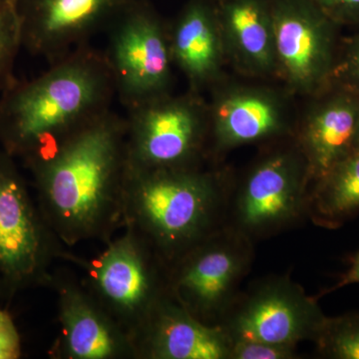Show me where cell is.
Returning <instances> with one entry per match:
<instances>
[{"label": "cell", "instance_id": "obj_1", "mask_svg": "<svg viewBox=\"0 0 359 359\" xmlns=\"http://www.w3.org/2000/svg\"><path fill=\"white\" fill-rule=\"evenodd\" d=\"M25 166L42 214L66 247L107 244L124 226L127 120L112 110Z\"/></svg>", "mask_w": 359, "mask_h": 359}, {"label": "cell", "instance_id": "obj_2", "mask_svg": "<svg viewBox=\"0 0 359 359\" xmlns=\"http://www.w3.org/2000/svg\"><path fill=\"white\" fill-rule=\"evenodd\" d=\"M115 97L105 54L82 45L0 94V146L27 164L110 111Z\"/></svg>", "mask_w": 359, "mask_h": 359}, {"label": "cell", "instance_id": "obj_3", "mask_svg": "<svg viewBox=\"0 0 359 359\" xmlns=\"http://www.w3.org/2000/svg\"><path fill=\"white\" fill-rule=\"evenodd\" d=\"M233 172L223 164L189 169H129L124 226L168 266L224 226Z\"/></svg>", "mask_w": 359, "mask_h": 359}, {"label": "cell", "instance_id": "obj_4", "mask_svg": "<svg viewBox=\"0 0 359 359\" xmlns=\"http://www.w3.org/2000/svg\"><path fill=\"white\" fill-rule=\"evenodd\" d=\"M241 175L233 173L224 226L255 245L309 219L308 164L292 138L264 145Z\"/></svg>", "mask_w": 359, "mask_h": 359}, {"label": "cell", "instance_id": "obj_5", "mask_svg": "<svg viewBox=\"0 0 359 359\" xmlns=\"http://www.w3.org/2000/svg\"><path fill=\"white\" fill-rule=\"evenodd\" d=\"M124 230L98 256L84 259L65 250L61 261L81 269L85 287L132 339L156 306L171 295L170 268L136 231Z\"/></svg>", "mask_w": 359, "mask_h": 359}, {"label": "cell", "instance_id": "obj_6", "mask_svg": "<svg viewBox=\"0 0 359 359\" xmlns=\"http://www.w3.org/2000/svg\"><path fill=\"white\" fill-rule=\"evenodd\" d=\"M127 153L133 171L189 169L209 161V111L202 94L158 97L129 110Z\"/></svg>", "mask_w": 359, "mask_h": 359}, {"label": "cell", "instance_id": "obj_7", "mask_svg": "<svg viewBox=\"0 0 359 359\" xmlns=\"http://www.w3.org/2000/svg\"><path fill=\"white\" fill-rule=\"evenodd\" d=\"M65 247L30 195L15 158L0 149V282L6 299L47 287L51 264Z\"/></svg>", "mask_w": 359, "mask_h": 359}, {"label": "cell", "instance_id": "obj_8", "mask_svg": "<svg viewBox=\"0 0 359 359\" xmlns=\"http://www.w3.org/2000/svg\"><path fill=\"white\" fill-rule=\"evenodd\" d=\"M271 82L226 76L210 90V163L222 164L224 155L242 146L292 138L299 115L295 97Z\"/></svg>", "mask_w": 359, "mask_h": 359}, {"label": "cell", "instance_id": "obj_9", "mask_svg": "<svg viewBox=\"0 0 359 359\" xmlns=\"http://www.w3.org/2000/svg\"><path fill=\"white\" fill-rule=\"evenodd\" d=\"M104 54L116 97L127 109L171 93L174 62L169 23L147 0H135L111 23Z\"/></svg>", "mask_w": 359, "mask_h": 359}, {"label": "cell", "instance_id": "obj_10", "mask_svg": "<svg viewBox=\"0 0 359 359\" xmlns=\"http://www.w3.org/2000/svg\"><path fill=\"white\" fill-rule=\"evenodd\" d=\"M255 248L224 226L170 266V294L196 318L219 327L249 275Z\"/></svg>", "mask_w": 359, "mask_h": 359}, {"label": "cell", "instance_id": "obj_11", "mask_svg": "<svg viewBox=\"0 0 359 359\" xmlns=\"http://www.w3.org/2000/svg\"><path fill=\"white\" fill-rule=\"evenodd\" d=\"M318 301L287 273L266 276L241 290L219 327L231 342H313L327 316Z\"/></svg>", "mask_w": 359, "mask_h": 359}, {"label": "cell", "instance_id": "obj_12", "mask_svg": "<svg viewBox=\"0 0 359 359\" xmlns=\"http://www.w3.org/2000/svg\"><path fill=\"white\" fill-rule=\"evenodd\" d=\"M278 82L309 98L332 81L341 36L339 25L311 0H273Z\"/></svg>", "mask_w": 359, "mask_h": 359}, {"label": "cell", "instance_id": "obj_13", "mask_svg": "<svg viewBox=\"0 0 359 359\" xmlns=\"http://www.w3.org/2000/svg\"><path fill=\"white\" fill-rule=\"evenodd\" d=\"M57 295L60 334L51 349L58 359H136L128 332L91 292L65 271L52 273L48 285Z\"/></svg>", "mask_w": 359, "mask_h": 359}, {"label": "cell", "instance_id": "obj_14", "mask_svg": "<svg viewBox=\"0 0 359 359\" xmlns=\"http://www.w3.org/2000/svg\"><path fill=\"white\" fill-rule=\"evenodd\" d=\"M135 0H13L22 47L49 65L87 44Z\"/></svg>", "mask_w": 359, "mask_h": 359}, {"label": "cell", "instance_id": "obj_15", "mask_svg": "<svg viewBox=\"0 0 359 359\" xmlns=\"http://www.w3.org/2000/svg\"><path fill=\"white\" fill-rule=\"evenodd\" d=\"M306 101L292 140L306 161L311 185L355 151L359 94L330 83Z\"/></svg>", "mask_w": 359, "mask_h": 359}, {"label": "cell", "instance_id": "obj_16", "mask_svg": "<svg viewBox=\"0 0 359 359\" xmlns=\"http://www.w3.org/2000/svg\"><path fill=\"white\" fill-rule=\"evenodd\" d=\"M136 359H230L231 340L205 325L172 295L156 306L132 337Z\"/></svg>", "mask_w": 359, "mask_h": 359}, {"label": "cell", "instance_id": "obj_17", "mask_svg": "<svg viewBox=\"0 0 359 359\" xmlns=\"http://www.w3.org/2000/svg\"><path fill=\"white\" fill-rule=\"evenodd\" d=\"M174 66L189 90L203 94L226 77L229 67L215 0H189L169 23Z\"/></svg>", "mask_w": 359, "mask_h": 359}, {"label": "cell", "instance_id": "obj_18", "mask_svg": "<svg viewBox=\"0 0 359 359\" xmlns=\"http://www.w3.org/2000/svg\"><path fill=\"white\" fill-rule=\"evenodd\" d=\"M229 67L238 76L278 82L273 0H215Z\"/></svg>", "mask_w": 359, "mask_h": 359}, {"label": "cell", "instance_id": "obj_19", "mask_svg": "<svg viewBox=\"0 0 359 359\" xmlns=\"http://www.w3.org/2000/svg\"><path fill=\"white\" fill-rule=\"evenodd\" d=\"M359 214V149L311 184L309 219L335 230Z\"/></svg>", "mask_w": 359, "mask_h": 359}, {"label": "cell", "instance_id": "obj_20", "mask_svg": "<svg viewBox=\"0 0 359 359\" xmlns=\"http://www.w3.org/2000/svg\"><path fill=\"white\" fill-rule=\"evenodd\" d=\"M313 344L318 358L359 359V313L327 316Z\"/></svg>", "mask_w": 359, "mask_h": 359}, {"label": "cell", "instance_id": "obj_21", "mask_svg": "<svg viewBox=\"0 0 359 359\" xmlns=\"http://www.w3.org/2000/svg\"><path fill=\"white\" fill-rule=\"evenodd\" d=\"M22 47V33L13 1L0 6V94L13 84L16 57Z\"/></svg>", "mask_w": 359, "mask_h": 359}, {"label": "cell", "instance_id": "obj_22", "mask_svg": "<svg viewBox=\"0 0 359 359\" xmlns=\"http://www.w3.org/2000/svg\"><path fill=\"white\" fill-rule=\"evenodd\" d=\"M330 83L359 94V26L353 35L342 39Z\"/></svg>", "mask_w": 359, "mask_h": 359}, {"label": "cell", "instance_id": "obj_23", "mask_svg": "<svg viewBox=\"0 0 359 359\" xmlns=\"http://www.w3.org/2000/svg\"><path fill=\"white\" fill-rule=\"evenodd\" d=\"M302 358L297 346L273 344L262 341L231 342L230 359Z\"/></svg>", "mask_w": 359, "mask_h": 359}, {"label": "cell", "instance_id": "obj_24", "mask_svg": "<svg viewBox=\"0 0 359 359\" xmlns=\"http://www.w3.org/2000/svg\"><path fill=\"white\" fill-rule=\"evenodd\" d=\"M340 27L359 26V0H311Z\"/></svg>", "mask_w": 359, "mask_h": 359}, {"label": "cell", "instance_id": "obj_25", "mask_svg": "<svg viewBox=\"0 0 359 359\" xmlns=\"http://www.w3.org/2000/svg\"><path fill=\"white\" fill-rule=\"evenodd\" d=\"M22 354V344L18 327L11 314L0 309V359H18Z\"/></svg>", "mask_w": 359, "mask_h": 359}, {"label": "cell", "instance_id": "obj_26", "mask_svg": "<svg viewBox=\"0 0 359 359\" xmlns=\"http://www.w3.org/2000/svg\"><path fill=\"white\" fill-rule=\"evenodd\" d=\"M353 283H359V250L351 259V266L347 269L346 273L341 276L339 282L334 287L323 292L321 295L334 292V290L341 289L346 285H353Z\"/></svg>", "mask_w": 359, "mask_h": 359}, {"label": "cell", "instance_id": "obj_27", "mask_svg": "<svg viewBox=\"0 0 359 359\" xmlns=\"http://www.w3.org/2000/svg\"><path fill=\"white\" fill-rule=\"evenodd\" d=\"M0 299H6V290H4L1 282H0Z\"/></svg>", "mask_w": 359, "mask_h": 359}, {"label": "cell", "instance_id": "obj_28", "mask_svg": "<svg viewBox=\"0 0 359 359\" xmlns=\"http://www.w3.org/2000/svg\"><path fill=\"white\" fill-rule=\"evenodd\" d=\"M13 1V0H0V6H2V4H8V2Z\"/></svg>", "mask_w": 359, "mask_h": 359}, {"label": "cell", "instance_id": "obj_29", "mask_svg": "<svg viewBox=\"0 0 359 359\" xmlns=\"http://www.w3.org/2000/svg\"><path fill=\"white\" fill-rule=\"evenodd\" d=\"M356 149H359V133L358 137V142H356ZM355 149V150H356Z\"/></svg>", "mask_w": 359, "mask_h": 359}]
</instances>
